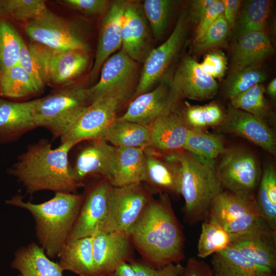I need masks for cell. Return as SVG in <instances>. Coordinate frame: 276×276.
Returning a JSON list of instances; mask_svg holds the SVG:
<instances>
[{"label": "cell", "mask_w": 276, "mask_h": 276, "mask_svg": "<svg viewBox=\"0 0 276 276\" xmlns=\"http://www.w3.org/2000/svg\"><path fill=\"white\" fill-rule=\"evenodd\" d=\"M128 235L142 260L153 267L185 258L184 235L167 194L149 200Z\"/></svg>", "instance_id": "obj_1"}, {"label": "cell", "mask_w": 276, "mask_h": 276, "mask_svg": "<svg viewBox=\"0 0 276 276\" xmlns=\"http://www.w3.org/2000/svg\"><path fill=\"white\" fill-rule=\"evenodd\" d=\"M74 146L64 143L54 149L48 141H40L28 147L9 173L30 194L44 190L75 193L81 185L73 176L68 157Z\"/></svg>", "instance_id": "obj_2"}, {"label": "cell", "mask_w": 276, "mask_h": 276, "mask_svg": "<svg viewBox=\"0 0 276 276\" xmlns=\"http://www.w3.org/2000/svg\"><path fill=\"white\" fill-rule=\"evenodd\" d=\"M83 196L75 193L55 192L40 203L25 201L20 195L6 201L8 204L28 210L35 223L39 245L50 258L58 257L67 243L77 220Z\"/></svg>", "instance_id": "obj_3"}, {"label": "cell", "mask_w": 276, "mask_h": 276, "mask_svg": "<svg viewBox=\"0 0 276 276\" xmlns=\"http://www.w3.org/2000/svg\"><path fill=\"white\" fill-rule=\"evenodd\" d=\"M167 158L174 161L178 167L186 222L193 225L204 221L212 202L224 190L215 164L199 159L184 150L168 153Z\"/></svg>", "instance_id": "obj_4"}, {"label": "cell", "mask_w": 276, "mask_h": 276, "mask_svg": "<svg viewBox=\"0 0 276 276\" xmlns=\"http://www.w3.org/2000/svg\"><path fill=\"white\" fill-rule=\"evenodd\" d=\"M90 104L87 88L73 84L62 87L38 99L35 110L36 126L61 138Z\"/></svg>", "instance_id": "obj_5"}, {"label": "cell", "mask_w": 276, "mask_h": 276, "mask_svg": "<svg viewBox=\"0 0 276 276\" xmlns=\"http://www.w3.org/2000/svg\"><path fill=\"white\" fill-rule=\"evenodd\" d=\"M134 92L131 89L112 91L94 101L61 137V143L75 145L85 140H101L105 130L118 118L119 109Z\"/></svg>", "instance_id": "obj_6"}, {"label": "cell", "mask_w": 276, "mask_h": 276, "mask_svg": "<svg viewBox=\"0 0 276 276\" xmlns=\"http://www.w3.org/2000/svg\"><path fill=\"white\" fill-rule=\"evenodd\" d=\"M217 174L224 190L246 199H256L261 172L255 156L241 148L225 149Z\"/></svg>", "instance_id": "obj_7"}, {"label": "cell", "mask_w": 276, "mask_h": 276, "mask_svg": "<svg viewBox=\"0 0 276 276\" xmlns=\"http://www.w3.org/2000/svg\"><path fill=\"white\" fill-rule=\"evenodd\" d=\"M151 193L143 182L111 186L107 216L100 231L127 234L136 221L148 202Z\"/></svg>", "instance_id": "obj_8"}, {"label": "cell", "mask_w": 276, "mask_h": 276, "mask_svg": "<svg viewBox=\"0 0 276 276\" xmlns=\"http://www.w3.org/2000/svg\"><path fill=\"white\" fill-rule=\"evenodd\" d=\"M204 220L221 226L231 236L245 233L263 219L256 199H246L223 190L212 202Z\"/></svg>", "instance_id": "obj_9"}, {"label": "cell", "mask_w": 276, "mask_h": 276, "mask_svg": "<svg viewBox=\"0 0 276 276\" xmlns=\"http://www.w3.org/2000/svg\"><path fill=\"white\" fill-rule=\"evenodd\" d=\"M25 30L35 43L52 51L88 50L76 27L48 8L37 17L27 21Z\"/></svg>", "instance_id": "obj_10"}, {"label": "cell", "mask_w": 276, "mask_h": 276, "mask_svg": "<svg viewBox=\"0 0 276 276\" xmlns=\"http://www.w3.org/2000/svg\"><path fill=\"white\" fill-rule=\"evenodd\" d=\"M187 29V15L183 11L179 15L169 37L162 44L152 49L145 58L133 98L150 90L160 81L179 53L185 40Z\"/></svg>", "instance_id": "obj_11"}, {"label": "cell", "mask_w": 276, "mask_h": 276, "mask_svg": "<svg viewBox=\"0 0 276 276\" xmlns=\"http://www.w3.org/2000/svg\"><path fill=\"white\" fill-rule=\"evenodd\" d=\"M179 98L172 78L164 75L156 87L133 98L125 112L117 119L149 127L158 117L175 111Z\"/></svg>", "instance_id": "obj_12"}, {"label": "cell", "mask_w": 276, "mask_h": 276, "mask_svg": "<svg viewBox=\"0 0 276 276\" xmlns=\"http://www.w3.org/2000/svg\"><path fill=\"white\" fill-rule=\"evenodd\" d=\"M29 47L38 58L47 81L62 87L72 84L86 70L89 62L88 50L54 51L34 43Z\"/></svg>", "instance_id": "obj_13"}, {"label": "cell", "mask_w": 276, "mask_h": 276, "mask_svg": "<svg viewBox=\"0 0 276 276\" xmlns=\"http://www.w3.org/2000/svg\"><path fill=\"white\" fill-rule=\"evenodd\" d=\"M111 185L105 178L91 187L83 200L67 242L92 237L102 229L108 208Z\"/></svg>", "instance_id": "obj_14"}, {"label": "cell", "mask_w": 276, "mask_h": 276, "mask_svg": "<svg viewBox=\"0 0 276 276\" xmlns=\"http://www.w3.org/2000/svg\"><path fill=\"white\" fill-rule=\"evenodd\" d=\"M138 63L129 57L122 49L110 56L100 70L98 82L87 88L90 103L112 91L133 89L138 73Z\"/></svg>", "instance_id": "obj_15"}, {"label": "cell", "mask_w": 276, "mask_h": 276, "mask_svg": "<svg viewBox=\"0 0 276 276\" xmlns=\"http://www.w3.org/2000/svg\"><path fill=\"white\" fill-rule=\"evenodd\" d=\"M150 28L140 2L127 1L123 17L121 49L137 63L152 49Z\"/></svg>", "instance_id": "obj_16"}, {"label": "cell", "mask_w": 276, "mask_h": 276, "mask_svg": "<svg viewBox=\"0 0 276 276\" xmlns=\"http://www.w3.org/2000/svg\"><path fill=\"white\" fill-rule=\"evenodd\" d=\"M92 245L97 276H108L121 263L133 259V245L125 233L99 231L92 236Z\"/></svg>", "instance_id": "obj_17"}, {"label": "cell", "mask_w": 276, "mask_h": 276, "mask_svg": "<svg viewBox=\"0 0 276 276\" xmlns=\"http://www.w3.org/2000/svg\"><path fill=\"white\" fill-rule=\"evenodd\" d=\"M231 245L256 264L275 272L276 231L264 221L245 233L231 236Z\"/></svg>", "instance_id": "obj_18"}, {"label": "cell", "mask_w": 276, "mask_h": 276, "mask_svg": "<svg viewBox=\"0 0 276 276\" xmlns=\"http://www.w3.org/2000/svg\"><path fill=\"white\" fill-rule=\"evenodd\" d=\"M173 87L179 98L202 101L213 98L218 84L214 78L201 68L199 63L191 57H185L172 77Z\"/></svg>", "instance_id": "obj_19"}, {"label": "cell", "mask_w": 276, "mask_h": 276, "mask_svg": "<svg viewBox=\"0 0 276 276\" xmlns=\"http://www.w3.org/2000/svg\"><path fill=\"white\" fill-rule=\"evenodd\" d=\"M78 154L72 173L81 185L90 175H100L109 181L116 168V147L103 140L91 141Z\"/></svg>", "instance_id": "obj_20"}, {"label": "cell", "mask_w": 276, "mask_h": 276, "mask_svg": "<svg viewBox=\"0 0 276 276\" xmlns=\"http://www.w3.org/2000/svg\"><path fill=\"white\" fill-rule=\"evenodd\" d=\"M127 1L111 2L101 25L95 61L90 71V80L100 72L104 62L121 48L123 17Z\"/></svg>", "instance_id": "obj_21"}, {"label": "cell", "mask_w": 276, "mask_h": 276, "mask_svg": "<svg viewBox=\"0 0 276 276\" xmlns=\"http://www.w3.org/2000/svg\"><path fill=\"white\" fill-rule=\"evenodd\" d=\"M221 125L225 131L242 137L270 154L275 155V136L264 121L232 107Z\"/></svg>", "instance_id": "obj_22"}, {"label": "cell", "mask_w": 276, "mask_h": 276, "mask_svg": "<svg viewBox=\"0 0 276 276\" xmlns=\"http://www.w3.org/2000/svg\"><path fill=\"white\" fill-rule=\"evenodd\" d=\"M150 148L167 154L182 150L190 127L175 111L156 118L149 126Z\"/></svg>", "instance_id": "obj_23"}, {"label": "cell", "mask_w": 276, "mask_h": 276, "mask_svg": "<svg viewBox=\"0 0 276 276\" xmlns=\"http://www.w3.org/2000/svg\"><path fill=\"white\" fill-rule=\"evenodd\" d=\"M38 99L16 102L0 98V141H13L37 127L35 110Z\"/></svg>", "instance_id": "obj_24"}, {"label": "cell", "mask_w": 276, "mask_h": 276, "mask_svg": "<svg viewBox=\"0 0 276 276\" xmlns=\"http://www.w3.org/2000/svg\"><path fill=\"white\" fill-rule=\"evenodd\" d=\"M144 175L142 182L147 184L151 193L180 195V175L178 167L174 161L167 158L161 160L156 152L145 149Z\"/></svg>", "instance_id": "obj_25"}, {"label": "cell", "mask_w": 276, "mask_h": 276, "mask_svg": "<svg viewBox=\"0 0 276 276\" xmlns=\"http://www.w3.org/2000/svg\"><path fill=\"white\" fill-rule=\"evenodd\" d=\"M272 51L270 38L265 31L251 32L238 37L232 54L234 72L258 67Z\"/></svg>", "instance_id": "obj_26"}, {"label": "cell", "mask_w": 276, "mask_h": 276, "mask_svg": "<svg viewBox=\"0 0 276 276\" xmlns=\"http://www.w3.org/2000/svg\"><path fill=\"white\" fill-rule=\"evenodd\" d=\"M11 266L19 271L18 276H63L59 264L52 261L34 242L18 249Z\"/></svg>", "instance_id": "obj_27"}, {"label": "cell", "mask_w": 276, "mask_h": 276, "mask_svg": "<svg viewBox=\"0 0 276 276\" xmlns=\"http://www.w3.org/2000/svg\"><path fill=\"white\" fill-rule=\"evenodd\" d=\"M214 276H272L274 271L261 266L244 256L232 245L213 255Z\"/></svg>", "instance_id": "obj_28"}, {"label": "cell", "mask_w": 276, "mask_h": 276, "mask_svg": "<svg viewBox=\"0 0 276 276\" xmlns=\"http://www.w3.org/2000/svg\"><path fill=\"white\" fill-rule=\"evenodd\" d=\"M58 257L63 271L79 276H97L94 262L92 237H83L67 242Z\"/></svg>", "instance_id": "obj_29"}, {"label": "cell", "mask_w": 276, "mask_h": 276, "mask_svg": "<svg viewBox=\"0 0 276 276\" xmlns=\"http://www.w3.org/2000/svg\"><path fill=\"white\" fill-rule=\"evenodd\" d=\"M145 149L117 148L114 175L110 181L113 187L142 182L144 175Z\"/></svg>", "instance_id": "obj_30"}, {"label": "cell", "mask_w": 276, "mask_h": 276, "mask_svg": "<svg viewBox=\"0 0 276 276\" xmlns=\"http://www.w3.org/2000/svg\"><path fill=\"white\" fill-rule=\"evenodd\" d=\"M101 140L117 148L146 149L150 145L149 127L128 121L117 119L104 132Z\"/></svg>", "instance_id": "obj_31"}, {"label": "cell", "mask_w": 276, "mask_h": 276, "mask_svg": "<svg viewBox=\"0 0 276 276\" xmlns=\"http://www.w3.org/2000/svg\"><path fill=\"white\" fill-rule=\"evenodd\" d=\"M257 190L256 201L260 216L276 231V172L271 164L264 166Z\"/></svg>", "instance_id": "obj_32"}, {"label": "cell", "mask_w": 276, "mask_h": 276, "mask_svg": "<svg viewBox=\"0 0 276 276\" xmlns=\"http://www.w3.org/2000/svg\"><path fill=\"white\" fill-rule=\"evenodd\" d=\"M225 149L221 136L190 128L183 150L204 162L215 164L216 158Z\"/></svg>", "instance_id": "obj_33"}, {"label": "cell", "mask_w": 276, "mask_h": 276, "mask_svg": "<svg viewBox=\"0 0 276 276\" xmlns=\"http://www.w3.org/2000/svg\"><path fill=\"white\" fill-rule=\"evenodd\" d=\"M40 91L28 73L18 64L0 72V96L21 98Z\"/></svg>", "instance_id": "obj_34"}, {"label": "cell", "mask_w": 276, "mask_h": 276, "mask_svg": "<svg viewBox=\"0 0 276 276\" xmlns=\"http://www.w3.org/2000/svg\"><path fill=\"white\" fill-rule=\"evenodd\" d=\"M270 4L268 0H251L246 3L237 22L238 37L249 32L264 31Z\"/></svg>", "instance_id": "obj_35"}, {"label": "cell", "mask_w": 276, "mask_h": 276, "mask_svg": "<svg viewBox=\"0 0 276 276\" xmlns=\"http://www.w3.org/2000/svg\"><path fill=\"white\" fill-rule=\"evenodd\" d=\"M231 245V236L219 224L203 221L197 244V256L201 258L222 251Z\"/></svg>", "instance_id": "obj_36"}, {"label": "cell", "mask_w": 276, "mask_h": 276, "mask_svg": "<svg viewBox=\"0 0 276 276\" xmlns=\"http://www.w3.org/2000/svg\"><path fill=\"white\" fill-rule=\"evenodd\" d=\"M265 89L262 83L231 98L232 107L250 113L266 122L270 116L269 105L265 99Z\"/></svg>", "instance_id": "obj_37"}, {"label": "cell", "mask_w": 276, "mask_h": 276, "mask_svg": "<svg viewBox=\"0 0 276 276\" xmlns=\"http://www.w3.org/2000/svg\"><path fill=\"white\" fill-rule=\"evenodd\" d=\"M22 40L7 19L0 17V72L18 64Z\"/></svg>", "instance_id": "obj_38"}, {"label": "cell", "mask_w": 276, "mask_h": 276, "mask_svg": "<svg viewBox=\"0 0 276 276\" xmlns=\"http://www.w3.org/2000/svg\"><path fill=\"white\" fill-rule=\"evenodd\" d=\"M181 116L190 128L199 129L221 125L225 117L220 106L214 102L202 106L191 105L186 102Z\"/></svg>", "instance_id": "obj_39"}, {"label": "cell", "mask_w": 276, "mask_h": 276, "mask_svg": "<svg viewBox=\"0 0 276 276\" xmlns=\"http://www.w3.org/2000/svg\"><path fill=\"white\" fill-rule=\"evenodd\" d=\"M47 7L42 0L0 1V17L18 21H30L43 13Z\"/></svg>", "instance_id": "obj_40"}, {"label": "cell", "mask_w": 276, "mask_h": 276, "mask_svg": "<svg viewBox=\"0 0 276 276\" xmlns=\"http://www.w3.org/2000/svg\"><path fill=\"white\" fill-rule=\"evenodd\" d=\"M173 2L169 0H145L143 9L150 28L156 39L164 35L167 27Z\"/></svg>", "instance_id": "obj_41"}, {"label": "cell", "mask_w": 276, "mask_h": 276, "mask_svg": "<svg viewBox=\"0 0 276 276\" xmlns=\"http://www.w3.org/2000/svg\"><path fill=\"white\" fill-rule=\"evenodd\" d=\"M266 78L265 74L256 66L248 67L235 72L228 83V96L231 98L262 83Z\"/></svg>", "instance_id": "obj_42"}, {"label": "cell", "mask_w": 276, "mask_h": 276, "mask_svg": "<svg viewBox=\"0 0 276 276\" xmlns=\"http://www.w3.org/2000/svg\"><path fill=\"white\" fill-rule=\"evenodd\" d=\"M229 28L222 14L206 30L202 37L194 43L195 50L202 52L221 45L226 39Z\"/></svg>", "instance_id": "obj_43"}, {"label": "cell", "mask_w": 276, "mask_h": 276, "mask_svg": "<svg viewBox=\"0 0 276 276\" xmlns=\"http://www.w3.org/2000/svg\"><path fill=\"white\" fill-rule=\"evenodd\" d=\"M18 64L30 75L40 91L47 82L44 71L38 58L22 39Z\"/></svg>", "instance_id": "obj_44"}, {"label": "cell", "mask_w": 276, "mask_h": 276, "mask_svg": "<svg viewBox=\"0 0 276 276\" xmlns=\"http://www.w3.org/2000/svg\"><path fill=\"white\" fill-rule=\"evenodd\" d=\"M129 263L137 276H181L185 266L180 263H172L159 268H154L142 260L132 259Z\"/></svg>", "instance_id": "obj_45"}, {"label": "cell", "mask_w": 276, "mask_h": 276, "mask_svg": "<svg viewBox=\"0 0 276 276\" xmlns=\"http://www.w3.org/2000/svg\"><path fill=\"white\" fill-rule=\"evenodd\" d=\"M199 64L203 71L213 78H221L227 69V59L222 51L215 50L207 54Z\"/></svg>", "instance_id": "obj_46"}, {"label": "cell", "mask_w": 276, "mask_h": 276, "mask_svg": "<svg viewBox=\"0 0 276 276\" xmlns=\"http://www.w3.org/2000/svg\"><path fill=\"white\" fill-rule=\"evenodd\" d=\"M63 3L68 7L90 15L105 14L111 2L106 0H65Z\"/></svg>", "instance_id": "obj_47"}, {"label": "cell", "mask_w": 276, "mask_h": 276, "mask_svg": "<svg viewBox=\"0 0 276 276\" xmlns=\"http://www.w3.org/2000/svg\"><path fill=\"white\" fill-rule=\"evenodd\" d=\"M223 14V5L222 1L214 0L198 23L194 43L202 37L206 30Z\"/></svg>", "instance_id": "obj_48"}, {"label": "cell", "mask_w": 276, "mask_h": 276, "mask_svg": "<svg viewBox=\"0 0 276 276\" xmlns=\"http://www.w3.org/2000/svg\"><path fill=\"white\" fill-rule=\"evenodd\" d=\"M181 276H214L211 267L195 257L190 258Z\"/></svg>", "instance_id": "obj_49"}, {"label": "cell", "mask_w": 276, "mask_h": 276, "mask_svg": "<svg viewBox=\"0 0 276 276\" xmlns=\"http://www.w3.org/2000/svg\"><path fill=\"white\" fill-rule=\"evenodd\" d=\"M223 5V15L229 28H233L236 24L237 15L241 2L239 0H221Z\"/></svg>", "instance_id": "obj_50"}, {"label": "cell", "mask_w": 276, "mask_h": 276, "mask_svg": "<svg viewBox=\"0 0 276 276\" xmlns=\"http://www.w3.org/2000/svg\"><path fill=\"white\" fill-rule=\"evenodd\" d=\"M214 0H196L191 6V16L193 20L198 23Z\"/></svg>", "instance_id": "obj_51"}, {"label": "cell", "mask_w": 276, "mask_h": 276, "mask_svg": "<svg viewBox=\"0 0 276 276\" xmlns=\"http://www.w3.org/2000/svg\"><path fill=\"white\" fill-rule=\"evenodd\" d=\"M108 276H137L130 264L126 261L121 263Z\"/></svg>", "instance_id": "obj_52"}, {"label": "cell", "mask_w": 276, "mask_h": 276, "mask_svg": "<svg viewBox=\"0 0 276 276\" xmlns=\"http://www.w3.org/2000/svg\"><path fill=\"white\" fill-rule=\"evenodd\" d=\"M267 93L273 99L276 97V79H273L268 84L266 88Z\"/></svg>", "instance_id": "obj_53"}, {"label": "cell", "mask_w": 276, "mask_h": 276, "mask_svg": "<svg viewBox=\"0 0 276 276\" xmlns=\"http://www.w3.org/2000/svg\"><path fill=\"white\" fill-rule=\"evenodd\" d=\"M272 276H276V275H275V274H274V275H272Z\"/></svg>", "instance_id": "obj_54"}, {"label": "cell", "mask_w": 276, "mask_h": 276, "mask_svg": "<svg viewBox=\"0 0 276 276\" xmlns=\"http://www.w3.org/2000/svg\"></svg>", "instance_id": "obj_55"}]
</instances>
